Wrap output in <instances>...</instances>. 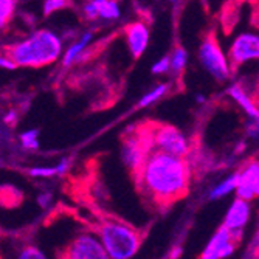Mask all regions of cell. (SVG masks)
Listing matches in <instances>:
<instances>
[{
	"instance_id": "cell-2",
	"label": "cell",
	"mask_w": 259,
	"mask_h": 259,
	"mask_svg": "<svg viewBox=\"0 0 259 259\" xmlns=\"http://www.w3.org/2000/svg\"><path fill=\"white\" fill-rule=\"evenodd\" d=\"M62 50L59 37L49 30H39L28 39L11 45L7 52L20 67H44L53 64Z\"/></svg>"
},
{
	"instance_id": "cell-35",
	"label": "cell",
	"mask_w": 259,
	"mask_h": 259,
	"mask_svg": "<svg viewBox=\"0 0 259 259\" xmlns=\"http://www.w3.org/2000/svg\"><path fill=\"white\" fill-rule=\"evenodd\" d=\"M169 2H176V0H169Z\"/></svg>"
},
{
	"instance_id": "cell-15",
	"label": "cell",
	"mask_w": 259,
	"mask_h": 259,
	"mask_svg": "<svg viewBox=\"0 0 259 259\" xmlns=\"http://www.w3.org/2000/svg\"><path fill=\"white\" fill-rule=\"evenodd\" d=\"M236 188H238V174H233L231 177L225 179L224 182H221L219 185H216L213 190H211L209 199L211 200H218L221 197H225L230 193L236 191Z\"/></svg>"
},
{
	"instance_id": "cell-28",
	"label": "cell",
	"mask_w": 259,
	"mask_h": 259,
	"mask_svg": "<svg viewBox=\"0 0 259 259\" xmlns=\"http://www.w3.org/2000/svg\"><path fill=\"white\" fill-rule=\"evenodd\" d=\"M0 67H2V68H8V70H14L17 67V64H16V61L11 56L7 55V56L0 58Z\"/></svg>"
},
{
	"instance_id": "cell-17",
	"label": "cell",
	"mask_w": 259,
	"mask_h": 259,
	"mask_svg": "<svg viewBox=\"0 0 259 259\" xmlns=\"http://www.w3.org/2000/svg\"><path fill=\"white\" fill-rule=\"evenodd\" d=\"M168 92V84H158L157 87H154L151 92H148L145 97H141V100L138 101V106L137 107H148V106H151L152 103H155V101H158L164 93Z\"/></svg>"
},
{
	"instance_id": "cell-21",
	"label": "cell",
	"mask_w": 259,
	"mask_h": 259,
	"mask_svg": "<svg viewBox=\"0 0 259 259\" xmlns=\"http://www.w3.org/2000/svg\"><path fill=\"white\" fill-rule=\"evenodd\" d=\"M16 5L17 0H0V23H2V27H5L7 20L11 19Z\"/></svg>"
},
{
	"instance_id": "cell-5",
	"label": "cell",
	"mask_w": 259,
	"mask_h": 259,
	"mask_svg": "<svg viewBox=\"0 0 259 259\" xmlns=\"http://www.w3.org/2000/svg\"><path fill=\"white\" fill-rule=\"evenodd\" d=\"M64 259H112L100 236L82 233L68 244Z\"/></svg>"
},
{
	"instance_id": "cell-26",
	"label": "cell",
	"mask_w": 259,
	"mask_h": 259,
	"mask_svg": "<svg viewBox=\"0 0 259 259\" xmlns=\"http://www.w3.org/2000/svg\"><path fill=\"white\" fill-rule=\"evenodd\" d=\"M84 16L89 19V20H95L97 17H100V10H98V7L93 4V0H90L89 4H85L84 5Z\"/></svg>"
},
{
	"instance_id": "cell-18",
	"label": "cell",
	"mask_w": 259,
	"mask_h": 259,
	"mask_svg": "<svg viewBox=\"0 0 259 259\" xmlns=\"http://www.w3.org/2000/svg\"><path fill=\"white\" fill-rule=\"evenodd\" d=\"M186 62H188V53L185 49H182V47H177V49L174 50L172 56H171V72L174 75H179L182 73L185 67H186Z\"/></svg>"
},
{
	"instance_id": "cell-16",
	"label": "cell",
	"mask_w": 259,
	"mask_h": 259,
	"mask_svg": "<svg viewBox=\"0 0 259 259\" xmlns=\"http://www.w3.org/2000/svg\"><path fill=\"white\" fill-rule=\"evenodd\" d=\"M100 10V17L106 20H115L120 17V7L115 0H93Z\"/></svg>"
},
{
	"instance_id": "cell-9",
	"label": "cell",
	"mask_w": 259,
	"mask_h": 259,
	"mask_svg": "<svg viewBox=\"0 0 259 259\" xmlns=\"http://www.w3.org/2000/svg\"><path fill=\"white\" fill-rule=\"evenodd\" d=\"M236 239L227 227H221L203 248L200 259H227L236 250Z\"/></svg>"
},
{
	"instance_id": "cell-1",
	"label": "cell",
	"mask_w": 259,
	"mask_h": 259,
	"mask_svg": "<svg viewBox=\"0 0 259 259\" xmlns=\"http://www.w3.org/2000/svg\"><path fill=\"white\" fill-rule=\"evenodd\" d=\"M138 176L146 194L158 203H169L182 197L190 182V169L183 157L161 151L148 155Z\"/></svg>"
},
{
	"instance_id": "cell-14",
	"label": "cell",
	"mask_w": 259,
	"mask_h": 259,
	"mask_svg": "<svg viewBox=\"0 0 259 259\" xmlns=\"http://www.w3.org/2000/svg\"><path fill=\"white\" fill-rule=\"evenodd\" d=\"M92 37H93V34H92L90 31H87L76 44H73L72 47H68V50L65 52L64 59H62V65H64V67L72 65V64L78 59V56L82 53V50L89 45V42L92 40Z\"/></svg>"
},
{
	"instance_id": "cell-31",
	"label": "cell",
	"mask_w": 259,
	"mask_h": 259,
	"mask_svg": "<svg viewBox=\"0 0 259 259\" xmlns=\"http://www.w3.org/2000/svg\"><path fill=\"white\" fill-rule=\"evenodd\" d=\"M16 120H17V115H16V112H14V110H11V112H8V113H7V116H5V121H7V123L14 124V123H16Z\"/></svg>"
},
{
	"instance_id": "cell-29",
	"label": "cell",
	"mask_w": 259,
	"mask_h": 259,
	"mask_svg": "<svg viewBox=\"0 0 259 259\" xmlns=\"http://www.w3.org/2000/svg\"><path fill=\"white\" fill-rule=\"evenodd\" d=\"M68 166H70V158H62V160L58 163V166H56L58 174H59V176L65 174V172H67V169H68Z\"/></svg>"
},
{
	"instance_id": "cell-22",
	"label": "cell",
	"mask_w": 259,
	"mask_h": 259,
	"mask_svg": "<svg viewBox=\"0 0 259 259\" xmlns=\"http://www.w3.org/2000/svg\"><path fill=\"white\" fill-rule=\"evenodd\" d=\"M72 5V0H45L44 4V16H50L58 10H64Z\"/></svg>"
},
{
	"instance_id": "cell-6",
	"label": "cell",
	"mask_w": 259,
	"mask_h": 259,
	"mask_svg": "<svg viewBox=\"0 0 259 259\" xmlns=\"http://www.w3.org/2000/svg\"><path fill=\"white\" fill-rule=\"evenodd\" d=\"M151 146H154L152 134H149L148 138H145V135H141V137H129V138H124L123 141L121 160L137 176L141 171V168L145 166Z\"/></svg>"
},
{
	"instance_id": "cell-19",
	"label": "cell",
	"mask_w": 259,
	"mask_h": 259,
	"mask_svg": "<svg viewBox=\"0 0 259 259\" xmlns=\"http://www.w3.org/2000/svg\"><path fill=\"white\" fill-rule=\"evenodd\" d=\"M39 131L37 129H30V131H25L19 135L20 138V143L25 149H30V151H36L39 148Z\"/></svg>"
},
{
	"instance_id": "cell-34",
	"label": "cell",
	"mask_w": 259,
	"mask_h": 259,
	"mask_svg": "<svg viewBox=\"0 0 259 259\" xmlns=\"http://www.w3.org/2000/svg\"><path fill=\"white\" fill-rule=\"evenodd\" d=\"M254 193H256V196H259V180H257L256 185H254Z\"/></svg>"
},
{
	"instance_id": "cell-20",
	"label": "cell",
	"mask_w": 259,
	"mask_h": 259,
	"mask_svg": "<svg viewBox=\"0 0 259 259\" xmlns=\"http://www.w3.org/2000/svg\"><path fill=\"white\" fill-rule=\"evenodd\" d=\"M14 259H49V256L36 245H25L17 251Z\"/></svg>"
},
{
	"instance_id": "cell-36",
	"label": "cell",
	"mask_w": 259,
	"mask_h": 259,
	"mask_svg": "<svg viewBox=\"0 0 259 259\" xmlns=\"http://www.w3.org/2000/svg\"><path fill=\"white\" fill-rule=\"evenodd\" d=\"M257 242H259V236H257Z\"/></svg>"
},
{
	"instance_id": "cell-25",
	"label": "cell",
	"mask_w": 259,
	"mask_h": 259,
	"mask_svg": "<svg viewBox=\"0 0 259 259\" xmlns=\"http://www.w3.org/2000/svg\"><path fill=\"white\" fill-rule=\"evenodd\" d=\"M245 134L248 138H259V118H248Z\"/></svg>"
},
{
	"instance_id": "cell-7",
	"label": "cell",
	"mask_w": 259,
	"mask_h": 259,
	"mask_svg": "<svg viewBox=\"0 0 259 259\" xmlns=\"http://www.w3.org/2000/svg\"><path fill=\"white\" fill-rule=\"evenodd\" d=\"M152 141L154 146L161 152L176 157H185L188 154V141L185 135L174 126L163 124L155 127L152 132Z\"/></svg>"
},
{
	"instance_id": "cell-24",
	"label": "cell",
	"mask_w": 259,
	"mask_h": 259,
	"mask_svg": "<svg viewBox=\"0 0 259 259\" xmlns=\"http://www.w3.org/2000/svg\"><path fill=\"white\" fill-rule=\"evenodd\" d=\"M28 174L31 177H44V179H49V177H53V176H58V169L56 168H31L28 171Z\"/></svg>"
},
{
	"instance_id": "cell-10",
	"label": "cell",
	"mask_w": 259,
	"mask_h": 259,
	"mask_svg": "<svg viewBox=\"0 0 259 259\" xmlns=\"http://www.w3.org/2000/svg\"><path fill=\"white\" fill-rule=\"evenodd\" d=\"M248 218H250V202L248 200H244V199H239L236 197V200H234L227 214H225V219H224V227H227L233 238L236 241H241V236H242V230L244 227L247 225L248 222Z\"/></svg>"
},
{
	"instance_id": "cell-23",
	"label": "cell",
	"mask_w": 259,
	"mask_h": 259,
	"mask_svg": "<svg viewBox=\"0 0 259 259\" xmlns=\"http://www.w3.org/2000/svg\"><path fill=\"white\" fill-rule=\"evenodd\" d=\"M168 70H171V58L169 56H163L152 65V73L154 75H161L166 73Z\"/></svg>"
},
{
	"instance_id": "cell-8",
	"label": "cell",
	"mask_w": 259,
	"mask_h": 259,
	"mask_svg": "<svg viewBox=\"0 0 259 259\" xmlns=\"http://www.w3.org/2000/svg\"><path fill=\"white\" fill-rule=\"evenodd\" d=\"M228 59L233 65H241L247 61L259 59V33L245 31L233 40Z\"/></svg>"
},
{
	"instance_id": "cell-13",
	"label": "cell",
	"mask_w": 259,
	"mask_h": 259,
	"mask_svg": "<svg viewBox=\"0 0 259 259\" xmlns=\"http://www.w3.org/2000/svg\"><path fill=\"white\" fill-rule=\"evenodd\" d=\"M227 93L242 107V110L247 113L248 118H259V109H257V106H254V103L247 95V92L242 89L241 84H231L228 87Z\"/></svg>"
},
{
	"instance_id": "cell-27",
	"label": "cell",
	"mask_w": 259,
	"mask_h": 259,
	"mask_svg": "<svg viewBox=\"0 0 259 259\" xmlns=\"http://www.w3.org/2000/svg\"><path fill=\"white\" fill-rule=\"evenodd\" d=\"M37 203H39L40 208L47 209V208L50 206V203H52V194L50 193H42V194H39L37 196Z\"/></svg>"
},
{
	"instance_id": "cell-33",
	"label": "cell",
	"mask_w": 259,
	"mask_h": 259,
	"mask_svg": "<svg viewBox=\"0 0 259 259\" xmlns=\"http://www.w3.org/2000/svg\"><path fill=\"white\" fill-rule=\"evenodd\" d=\"M244 146H245V143H244V141H242V143H239V145H238V148H236V152H242Z\"/></svg>"
},
{
	"instance_id": "cell-32",
	"label": "cell",
	"mask_w": 259,
	"mask_h": 259,
	"mask_svg": "<svg viewBox=\"0 0 259 259\" xmlns=\"http://www.w3.org/2000/svg\"><path fill=\"white\" fill-rule=\"evenodd\" d=\"M196 101H197L199 104H203V103H205V97L199 93V95H196Z\"/></svg>"
},
{
	"instance_id": "cell-30",
	"label": "cell",
	"mask_w": 259,
	"mask_h": 259,
	"mask_svg": "<svg viewBox=\"0 0 259 259\" xmlns=\"http://www.w3.org/2000/svg\"><path fill=\"white\" fill-rule=\"evenodd\" d=\"M183 253V248L182 247H176L171 250V254H169V259H179Z\"/></svg>"
},
{
	"instance_id": "cell-11",
	"label": "cell",
	"mask_w": 259,
	"mask_h": 259,
	"mask_svg": "<svg viewBox=\"0 0 259 259\" xmlns=\"http://www.w3.org/2000/svg\"><path fill=\"white\" fill-rule=\"evenodd\" d=\"M238 174V188H236V196L244 200H251L256 197L254 193V185L259 180V161H251L247 166L236 172Z\"/></svg>"
},
{
	"instance_id": "cell-12",
	"label": "cell",
	"mask_w": 259,
	"mask_h": 259,
	"mask_svg": "<svg viewBox=\"0 0 259 259\" xmlns=\"http://www.w3.org/2000/svg\"><path fill=\"white\" fill-rule=\"evenodd\" d=\"M124 33H126L127 45H129V50H131L132 56L140 58L141 55H143V52L146 50L148 42H149L148 27L143 22H134L126 27Z\"/></svg>"
},
{
	"instance_id": "cell-4",
	"label": "cell",
	"mask_w": 259,
	"mask_h": 259,
	"mask_svg": "<svg viewBox=\"0 0 259 259\" xmlns=\"http://www.w3.org/2000/svg\"><path fill=\"white\" fill-rule=\"evenodd\" d=\"M199 59L206 72L218 81H225L231 70L227 56L222 53L214 34H208L199 47Z\"/></svg>"
},
{
	"instance_id": "cell-3",
	"label": "cell",
	"mask_w": 259,
	"mask_h": 259,
	"mask_svg": "<svg viewBox=\"0 0 259 259\" xmlns=\"http://www.w3.org/2000/svg\"><path fill=\"white\" fill-rule=\"evenodd\" d=\"M98 236L112 259H131L141 245L138 231L121 222H104Z\"/></svg>"
}]
</instances>
